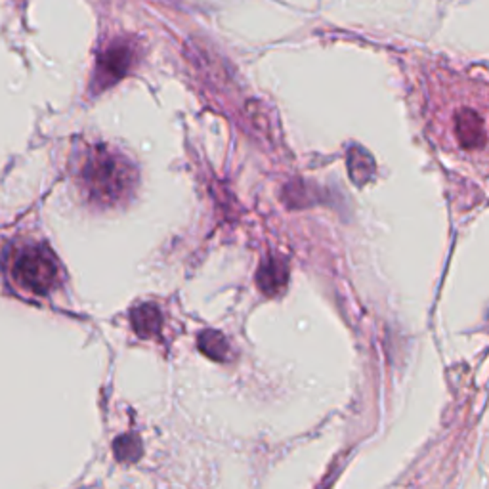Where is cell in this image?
I'll return each instance as SVG.
<instances>
[{"instance_id": "cell-1", "label": "cell", "mask_w": 489, "mask_h": 489, "mask_svg": "<svg viewBox=\"0 0 489 489\" xmlns=\"http://www.w3.org/2000/svg\"><path fill=\"white\" fill-rule=\"evenodd\" d=\"M80 180L92 201L110 207L133 192L136 172L118 153L107 148H94L82 163Z\"/></svg>"}, {"instance_id": "cell-2", "label": "cell", "mask_w": 489, "mask_h": 489, "mask_svg": "<svg viewBox=\"0 0 489 489\" xmlns=\"http://www.w3.org/2000/svg\"><path fill=\"white\" fill-rule=\"evenodd\" d=\"M484 107L478 103H457L447 118L451 140L462 153H482L489 148V118L484 117Z\"/></svg>"}, {"instance_id": "cell-3", "label": "cell", "mask_w": 489, "mask_h": 489, "mask_svg": "<svg viewBox=\"0 0 489 489\" xmlns=\"http://www.w3.org/2000/svg\"><path fill=\"white\" fill-rule=\"evenodd\" d=\"M14 276L21 287L31 293L46 294L57 283V264L49 248L31 245L21 250L14 260Z\"/></svg>"}, {"instance_id": "cell-4", "label": "cell", "mask_w": 489, "mask_h": 489, "mask_svg": "<svg viewBox=\"0 0 489 489\" xmlns=\"http://www.w3.org/2000/svg\"><path fill=\"white\" fill-rule=\"evenodd\" d=\"M133 57L134 50L128 42H113L110 49H105L98 57V82L102 88L125 77L130 64H133Z\"/></svg>"}, {"instance_id": "cell-5", "label": "cell", "mask_w": 489, "mask_h": 489, "mask_svg": "<svg viewBox=\"0 0 489 489\" xmlns=\"http://www.w3.org/2000/svg\"><path fill=\"white\" fill-rule=\"evenodd\" d=\"M258 285L260 289L270 296L281 293L285 289V285H287V268H285L283 262L276 258H270L268 262H264L258 271Z\"/></svg>"}, {"instance_id": "cell-6", "label": "cell", "mask_w": 489, "mask_h": 489, "mask_svg": "<svg viewBox=\"0 0 489 489\" xmlns=\"http://www.w3.org/2000/svg\"><path fill=\"white\" fill-rule=\"evenodd\" d=\"M133 325H134L138 335L146 337V339L157 335L159 329H161L159 309L155 306H151V304L136 308L133 312Z\"/></svg>"}, {"instance_id": "cell-7", "label": "cell", "mask_w": 489, "mask_h": 489, "mask_svg": "<svg viewBox=\"0 0 489 489\" xmlns=\"http://www.w3.org/2000/svg\"><path fill=\"white\" fill-rule=\"evenodd\" d=\"M199 348L202 350V354H207L209 357H212V360H218V362L228 360L230 355L228 340H225L220 332H214V331L202 332L199 339Z\"/></svg>"}]
</instances>
